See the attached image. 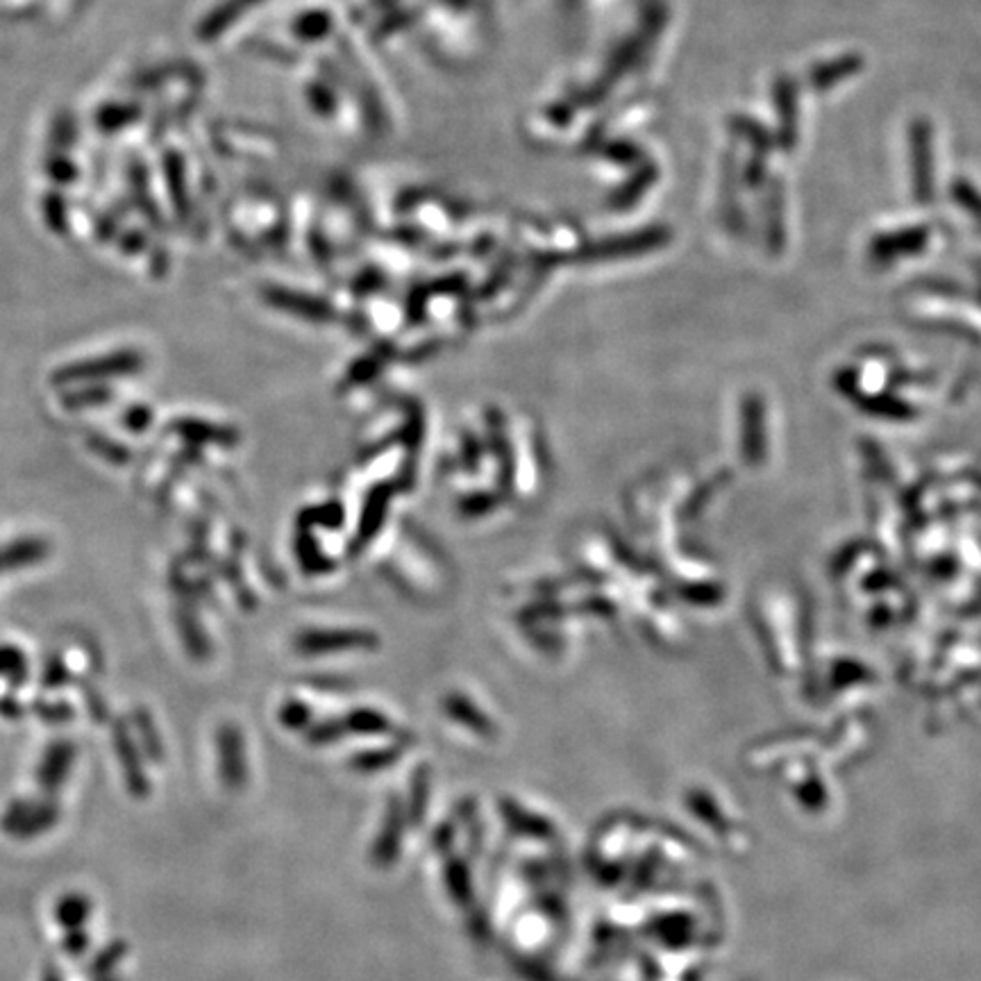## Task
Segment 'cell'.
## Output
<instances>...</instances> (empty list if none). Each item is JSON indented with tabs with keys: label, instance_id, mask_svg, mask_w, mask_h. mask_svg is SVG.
<instances>
[{
	"label": "cell",
	"instance_id": "6da1fadb",
	"mask_svg": "<svg viewBox=\"0 0 981 981\" xmlns=\"http://www.w3.org/2000/svg\"><path fill=\"white\" fill-rule=\"evenodd\" d=\"M143 366L137 350H116L85 362L64 366L55 373L57 384H103L114 377L135 375Z\"/></svg>",
	"mask_w": 981,
	"mask_h": 981
},
{
	"label": "cell",
	"instance_id": "7a4b0ae2",
	"mask_svg": "<svg viewBox=\"0 0 981 981\" xmlns=\"http://www.w3.org/2000/svg\"><path fill=\"white\" fill-rule=\"evenodd\" d=\"M914 160H916V195L920 203H929L934 195V169H931V139L929 126L918 124L914 128Z\"/></svg>",
	"mask_w": 981,
	"mask_h": 981
},
{
	"label": "cell",
	"instance_id": "3957f363",
	"mask_svg": "<svg viewBox=\"0 0 981 981\" xmlns=\"http://www.w3.org/2000/svg\"><path fill=\"white\" fill-rule=\"evenodd\" d=\"M856 66H859V60H856V57H843V60H839V62H832V64H828V66H822L820 73L815 71L813 77H811V83H813V87L828 89V87H832L834 83H841L843 77L852 75V71H856Z\"/></svg>",
	"mask_w": 981,
	"mask_h": 981
}]
</instances>
